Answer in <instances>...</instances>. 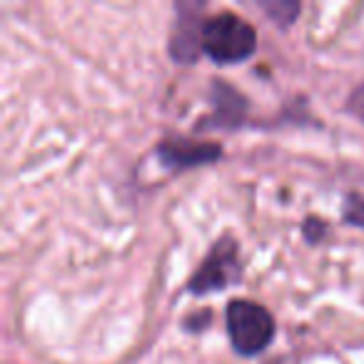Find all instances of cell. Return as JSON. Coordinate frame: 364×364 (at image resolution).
Listing matches in <instances>:
<instances>
[{
    "mask_svg": "<svg viewBox=\"0 0 364 364\" xmlns=\"http://www.w3.org/2000/svg\"><path fill=\"white\" fill-rule=\"evenodd\" d=\"M342 220L352 228H364V195L349 193L342 203Z\"/></svg>",
    "mask_w": 364,
    "mask_h": 364,
    "instance_id": "8",
    "label": "cell"
},
{
    "mask_svg": "<svg viewBox=\"0 0 364 364\" xmlns=\"http://www.w3.org/2000/svg\"><path fill=\"white\" fill-rule=\"evenodd\" d=\"M242 277V262H240V245L230 235L220 237L205 255L203 264L188 279V292L195 297H208V294L223 292L232 287Z\"/></svg>",
    "mask_w": 364,
    "mask_h": 364,
    "instance_id": "3",
    "label": "cell"
},
{
    "mask_svg": "<svg viewBox=\"0 0 364 364\" xmlns=\"http://www.w3.org/2000/svg\"><path fill=\"white\" fill-rule=\"evenodd\" d=\"M327 230H329V225L324 223L322 218H312V215H309V218L304 220V225H302L304 240H307V242H312V245L319 242V240H324Z\"/></svg>",
    "mask_w": 364,
    "mask_h": 364,
    "instance_id": "10",
    "label": "cell"
},
{
    "mask_svg": "<svg viewBox=\"0 0 364 364\" xmlns=\"http://www.w3.org/2000/svg\"><path fill=\"white\" fill-rule=\"evenodd\" d=\"M210 105H213V112L205 115L195 125V130H237L247 120V97L220 77H213V82H210Z\"/></svg>",
    "mask_w": 364,
    "mask_h": 364,
    "instance_id": "6",
    "label": "cell"
},
{
    "mask_svg": "<svg viewBox=\"0 0 364 364\" xmlns=\"http://www.w3.org/2000/svg\"><path fill=\"white\" fill-rule=\"evenodd\" d=\"M257 50V31L252 23L223 11L205 18L203 26V53L218 65H237Z\"/></svg>",
    "mask_w": 364,
    "mask_h": 364,
    "instance_id": "1",
    "label": "cell"
},
{
    "mask_svg": "<svg viewBox=\"0 0 364 364\" xmlns=\"http://www.w3.org/2000/svg\"><path fill=\"white\" fill-rule=\"evenodd\" d=\"M210 317H213V312H210V309H205L203 314H188V319L182 322V327L188 329V332L198 334V332H203V329L210 327V322H213Z\"/></svg>",
    "mask_w": 364,
    "mask_h": 364,
    "instance_id": "11",
    "label": "cell"
},
{
    "mask_svg": "<svg viewBox=\"0 0 364 364\" xmlns=\"http://www.w3.org/2000/svg\"><path fill=\"white\" fill-rule=\"evenodd\" d=\"M347 112L352 117H357L359 122H364V80L359 85L352 87V92L347 95V102H344Z\"/></svg>",
    "mask_w": 364,
    "mask_h": 364,
    "instance_id": "9",
    "label": "cell"
},
{
    "mask_svg": "<svg viewBox=\"0 0 364 364\" xmlns=\"http://www.w3.org/2000/svg\"><path fill=\"white\" fill-rule=\"evenodd\" d=\"M225 327L232 349L242 357H257L277 334L272 312L255 299H232L225 309Z\"/></svg>",
    "mask_w": 364,
    "mask_h": 364,
    "instance_id": "2",
    "label": "cell"
},
{
    "mask_svg": "<svg viewBox=\"0 0 364 364\" xmlns=\"http://www.w3.org/2000/svg\"><path fill=\"white\" fill-rule=\"evenodd\" d=\"M223 145L208 140H193V137H165L157 142L155 155L162 167L172 172H185L193 167L213 165L223 157Z\"/></svg>",
    "mask_w": 364,
    "mask_h": 364,
    "instance_id": "5",
    "label": "cell"
},
{
    "mask_svg": "<svg viewBox=\"0 0 364 364\" xmlns=\"http://www.w3.org/2000/svg\"><path fill=\"white\" fill-rule=\"evenodd\" d=\"M257 6L272 21V26L282 28V31L292 28L294 21L299 18V13H302V6L294 3V0H259Z\"/></svg>",
    "mask_w": 364,
    "mask_h": 364,
    "instance_id": "7",
    "label": "cell"
},
{
    "mask_svg": "<svg viewBox=\"0 0 364 364\" xmlns=\"http://www.w3.org/2000/svg\"><path fill=\"white\" fill-rule=\"evenodd\" d=\"M203 3H188V0H182L175 6L177 16L167 50H170L172 60L180 63V65H193V63H198L200 53H203Z\"/></svg>",
    "mask_w": 364,
    "mask_h": 364,
    "instance_id": "4",
    "label": "cell"
}]
</instances>
